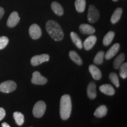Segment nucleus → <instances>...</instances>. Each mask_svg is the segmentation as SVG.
I'll return each mask as SVG.
<instances>
[{"instance_id": "obj_1", "label": "nucleus", "mask_w": 127, "mask_h": 127, "mask_svg": "<svg viewBox=\"0 0 127 127\" xmlns=\"http://www.w3.org/2000/svg\"><path fill=\"white\" fill-rule=\"evenodd\" d=\"M45 28L47 32L54 40L60 41L64 36V31L61 27L57 22L54 20H49L46 23Z\"/></svg>"}, {"instance_id": "obj_2", "label": "nucleus", "mask_w": 127, "mask_h": 127, "mask_svg": "<svg viewBox=\"0 0 127 127\" xmlns=\"http://www.w3.org/2000/svg\"><path fill=\"white\" fill-rule=\"evenodd\" d=\"M72 112V101L71 96L65 94L61 96L60 99V114L63 120H66L70 117Z\"/></svg>"}, {"instance_id": "obj_3", "label": "nucleus", "mask_w": 127, "mask_h": 127, "mask_svg": "<svg viewBox=\"0 0 127 127\" xmlns=\"http://www.w3.org/2000/svg\"><path fill=\"white\" fill-rule=\"evenodd\" d=\"M46 104L43 101H39L35 103L32 109L33 115L35 118H41L45 114Z\"/></svg>"}, {"instance_id": "obj_4", "label": "nucleus", "mask_w": 127, "mask_h": 127, "mask_svg": "<svg viewBox=\"0 0 127 127\" xmlns=\"http://www.w3.org/2000/svg\"><path fill=\"white\" fill-rule=\"evenodd\" d=\"M100 14L99 11L94 5H90L89 6L88 12L87 15V19L90 23H95L99 20Z\"/></svg>"}, {"instance_id": "obj_5", "label": "nucleus", "mask_w": 127, "mask_h": 127, "mask_svg": "<svg viewBox=\"0 0 127 127\" xmlns=\"http://www.w3.org/2000/svg\"><path fill=\"white\" fill-rule=\"evenodd\" d=\"M17 84L14 81H6L0 84V91L3 93H10L17 88Z\"/></svg>"}, {"instance_id": "obj_6", "label": "nucleus", "mask_w": 127, "mask_h": 127, "mask_svg": "<svg viewBox=\"0 0 127 127\" xmlns=\"http://www.w3.org/2000/svg\"><path fill=\"white\" fill-rule=\"evenodd\" d=\"M50 60V55L47 54L35 55L31 59V64L32 66H37Z\"/></svg>"}, {"instance_id": "obj_7", "label": "nucleus", "mask_w": 127, "mask_h": 127, "mask_svg": "<svg viewBox=\"0 0 127 127\" xmlns=\"http://www.w3.org/2000/svg\"><path fill=\"white\" fill-rule=\"evenodd\" d=\"M29 34L32 39L35 40L39 39L42 35V31L40 27L36 24H32L29 28Z\"/></svg>"}, {"instance_id": "obj_8", "label": "nucleus", "mask_w": 127, "mask_h": 127, "mask_svg": "<svg viewBox=\"0 0 127 127\" xmlns=\"http://www.w3.org/2000/svg\"><path fill=\"white\" fill-rule=\"evenodd\" d=\"M48 81L47 79L43 77L38 71H35L32 73L31 82L35 85H45Z\"/></svg>"}, {"instance_id": "obj_9", "label": "nucleus", "mask_w": 127, "mask_h": 127, "mask_svg": "<svg viewBox=\"0 0 127 127\" xmlns=\"http://www.w3.org/2000/svg\"><path fill=\"white\" fill-rule=\"evenodd\" d=\"M20 21V17L17 11L12 12L8 18L7 25L9 28H13L19 23Z\"/></svg>"}, {"instance_id": "obj_10", "label": "nucleus", "mask_w": 127, "mask_h": 127, "mask_svg": "<svg viewBox=\"0 0 127 127\" xmlns=\"http://www.w3.org/2000/svg\"><path fill=\"white\" fill-rule=\"evenodd\" d=\"M120 49V44L118 43H116L114 44L108 50V51L105 54V58L106 60H110L115 56L118 53L119 50Z\"/></svg>"}, {"instance_id": "obj_11", "label": "nucleus", "mask_w": 127, "mask_h": 127, "mask_svg": "<svg viewBox=\"0 0 127 127\" xmlns=\"http://www.w3.org/2000/svg\"><path fill=\"white\" fill-rule=\"evenodd\" d=\"M96 40H97V38L95 35H92L89 36L87 38L85 39L83 43V47L84 49L87 51L91 50L96 43Z\"/></svg>"}, {"instance_id": "obj_12", "label": "nucleus", "mask_w": 127, "mask_h": 127, "mask_svg": "<svg viewBox=\"0 0 127 127\" xmlns=\"http://www.w3.org/2000/svg\"><path fill=\"white\" fill-rule=\"evenodd\" d=\"M89 71L95 80H99L102 78V72L95 65L91 64L89 66Z\"/></svg>"}, {"instance_id": "obj_13", "label": "nucleus", "mask_w": 127, "mask_h": 127, "mask_svg": "<svg viewBox=\"0 0 127 127\" xmlns=\"http://www.w3.org/2000/svg\"><path fill=\"white\" fill-rule=\"evenodd\" d=\"M79 30L82 34L87 35H93L95 32V28L87 24H81L79 27Z\"/></svg>"}, {"instance_id": "obj_14", "label": "nucleus", "mask_w": 127, "mask_h": 127, "mask_svg": "<svg viewBox=\"0 0 127 127\" xmlns=\"http://www.w3.org/2000/svg\"><path fill=\"white\" fill-rule=\"evenodd\" d=\"M99 90L104 94L112 96L115 94V90L110 84H103L99 87Z\"/></svg>"}, {"instance_id": "obj_15", "label": "nucleus", "mask_w": 127, "mask_h": 127, "mask_svg": "<svg viewBox=\"0 0 127 127\" xmlns=\"http://www.w3.org/2000/svg\"><path fill=\"white\" fill-rule=\"evenodd\" d=\"M87 95L88 98L91 99H94L96 96V85L94 82H91L88 84L87 87Z\"/></svg>"}, {"instance_id": "obj_16", "label": "nucleus", "mask_w": 127, "mask_h": 127, "mask_svg": "<svg viewBox=\"0 0 127 127\" xmlns=\"http://www.w3.org/2000/svg\"><path fill=\"white\" fill-rule=\"evenodd\" d=\"M122 14H123V9L121 8H117L114 11L113 14L111 17V23L112 24H115L120 21L121 17Z\"/></svg>"}, {"instance_id": "obj_17", "label": "nucleus", "mask_w": 127, "mask_h": 127, "mask_svg": "<svg viewBox=\"0 0 127 127\" xmlns=\"http://www.w3.org/2000/svg\"><path fill=\"white\" fill-rule=\"evenodd\" d=\"M70 36L72 42L79 50H81L83 47V44L79 36L75 32H71L70 33Z\"/></svg>"}, {"instance_id": "obj_18", "label": "nucleus", "mask_w": 127, "mask_h": 127, "mask_svg": "<svg viewBox=\"0 0 127 127\" xmlns=\"http://www.w3.org/2000/svg\"><path fill=\"white\" fill-rule=\"evenodd\" d=\"M51 9L54 13L56 15L58 16H62L64 14V11L63 7L60 3L56 1H54L51 3Z\"/></svg>"}, {"instance_id": "obj_19", "label": "nucleus", "mask_w": 127, "mask_h": 127, "mask_svg": "<svg viewBox=\"0 0 127 127\" xmlns=\"http://www.w3.org/2000/svg\"><path fill=\"white\" fill-rule=\"evenodd\" d=\"M107 107L104 105H102L96 109L94 112V115L96 118H102L107 115Z\"/></svg>"}, {"instance_id": "obj_20", "label": "nucleus", "mask_w": 127, "mask_h": 127, "mask_svg": "<svg viewBox=\"0 0 127 127\" xmlns=\"http://www.w3.org/2000/svg\"><path fill=\"white\" fill-rule=\"evenodd\" d=\"M69 57L71 60L77 64L78 65H81L83 64V61L79 55L75 51H70L69 52Z\"/></svg>"}, {"instance_id": "obj_21", "label": "nucleus", "mask_w": 127, "mask_h": 127, "mask_svg": "<svg viewBox=\"0 0 127 127\" xmlns=\"http://www.w3.org/2000/svg\"><path fill=\"white\" fill-rule=\"evenodd\" d=\"M75 7L78 12H83L86 7V0H75Z\"/></svg>"}, {"instance_id": "obj_22", "label": "nucleus", "mask_w": 127, "mask_h": 127, "mask_svg": "<svg viewBox=\"0 0 127 127\" xmlns=\"http://www.w3.org/2000/svg\"><path fill=\"white\" fill-rule=\"evenodd\" d=\"M114 36H115V32L112 31H109L104 36V38H103V44H104L105 46H108L110 45L111 42H112V40L114 39Z\"/></svg>"}, {"instance_id": "obj_23", "label": "nucleus", "mask_w": 127, "mask_h": 127, "mask_svg": "<svg viewBox=\"0 0 127 127\" xmlns=\"http://www.w3.org/2000/svg\"><path fill=\"white\" fill-rule=\"evenodd\" d=\"M13 117L16 124L19 126H21L24 123V115L21 112L16 111L13 113Z\"/></svg>"}, {"instance_id": "obj_24", "label": "nucleus", "mask_w": 127, "mask_h": 127, "mask_svg": "<svg viewBox=\"0 0 127 127\" xmlns=\"http://www.w3.org/2000/svg\"><path fill=\"white\" fill-rule=\"evenodd\" d=\"M125 54L124 53L120 54L117 58L114 60L113 63V65L115 69H118L121 65L123 63L125 60Z\"/></svg>"}, {"instance_id": "obj_25", "label": "nucleus", "mask_w": 127, "mask_h": 127, "mask_svg": "<svg viewBox=\"0 0 127 127\" xmlns=\"http://www.w3.org/2000/svg\"><path fill=\"white\" fill-rule=\"evenodd\" d=\"M105 56V52L102 51H99L95 55L94 59V63L96 65H101L104 61V58Z\"/></svg>"}, {"instance_id": "obj_26", "label": "nucleus", "mask_w": 127, "mask_h": 127, "mask_svg": "<svg viewBox=\"0 0 127 127\" xmlns=\"http://www.w3.org/2000/svg\"><path fill=\"white\" fill-rule=\"evenodd\" d=\"M119 68L120 77L123 79H126L127 77V63H123Z\"/></svg>"}, {"instance_id": "obj_27", "label": "nucleus", "mask_w": 127, "mask_h": 127, "mask_svg": "<svg viewBox=\"0 0 127 127\" xmlns=\"http://www.w3.org/2000/svg\"><path fill=\"white\" fill-rule=\"evenodd\" d=\"M109 79L111 80V81L114 84V85H115L116 87L118 88L120 87V81H119V78L118 75L116 73L114 72H111L110 73L109 75Z\"/></svg>"}, {"instance_id": "obj_28", "label": "nucleus", "mask_w": 127, "mask_h": 127, "mask_svg": "<svg viewBox=\"0 0 127 127\" xmlns=\"http://www.w3.org/2000/svg\"><path fill=\"white\" fill-rule=\"evenodd\" d=\"M9 42V39L7 36H0V50L5 48Z\"/></svg>"}, {"instance_id": "obj_29", "label": "nucleus", "mask_w": 127, "mask_h": 127, "mask_svg": "<svg viewBox=\"0 0 127 127\" xmlns=\"http://www.w3.org/2000/svg\"><path fill=\"white\" fill-rule=\"evenodd\" d=\"M6 115V112L5 109L2 107H0V121L5 118Z\"/></svg>"}, {"instance_id": "obj_30", "label": "nucleus", "mask_w": 127, "mask_h": 127, "mask_svg": "<svg viewBox=\"0 0 127 127\" xmlns=\"http://www.w3.org/2000/svg\"><path fill=\"white\" fill-rule=\"evenodd\" d=\"M4 12H5L4 9L2 7H0V20H1V19L2 18L3 16H4Z\"/></svg>"}, {"instance_id": "obj_31", "label": "nucleus", "mask_w": 127, "mask_h": 127, "mask_svg": "<svg viewBox=\"0 0 127 127\" xmlns=\"http://www.w3.org/2000/svg\"><path fill=\"white\" fill-rule=\"evenodd\" d=\"M1 127H10V125H9L7 123H3L2 124H1Z\"/></svg>"}, {"instance_id": "obj_32", "label": "nucleus", "mask_w": 127, "mask_h": 127, "mask_svg": "<svg viewBox=\"0 0 127 127\" xmlns=\"http://www.w3.org/2000/svg\"><path fill=\"white\" fill-rule=\"evenodd\" d=\"M112 1H114V2H117V1H118V0H112Z\"/></svg>"}]
</instances>
